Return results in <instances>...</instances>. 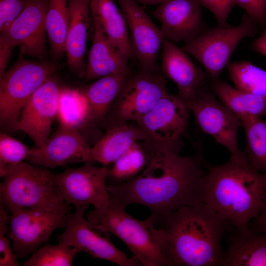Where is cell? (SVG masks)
<instances>
[{"instance_id":"1","label":"cell","mask_w":266,"mask_h":266,"mask_svg":"<svg viewBox=\"0 0 266 266\" xmlns=\"http://www.w3.org/2000/svg\"><path fill=\"white\" fill-rule=\"evenodd\" d=\"M148 162L135 178L120 184H107L109 196L127 207L137 203L150 211L154 227L184 206L204 203V161L200 155L182 157L168 146H146Z\"/></svg>"},{"instance_id":"2","label":"cell","mask_w":266,"mask_h":266,"mask_svg":"<svg viewBox=\"0 0 266 266\" xmlns=\"http://www.w3.org/2000/svg\"><path fill=\"white\" fill-rule=\"evenodd\" d=\"M229 226L205 203L182 206L153 233L169 266H222Z\"/></svg>"},{"instance_id":"3","label":"cell","mask_w":266,"mask_h":266,"mask_svg":"<svg viewBox=\"0 0 266 266\" xmlns=\"http://www.w3.org/2000/svg\"><path fill=\"white\" fill-rule=\"evenodd\" d=\"M204 203L229 227H246L266 201V173L231 159L218 166L204 162Z\"/></svg>"},{"instance_id":"4","label":"cell","mask_w":266,"mask_h":266,"mask_svg":"<svg viewBox=\"0 0 266 266\" xmlns=\"http://www.w3.org/2000/svg\"><path fill=\"white\" fill-rule=\"evenodd\" d=\"M0 202L11 214L66 205L55 174L24 161L7 167L0 185Z\"/></svg>"},{"instance_id":"5","label":"cell","mask_w":266,"mask_h":266,"mask_svg":"<svg viewBox=\"0 0 266 266\" xmlns=\"http://www.w3.org/2000/svg\"><path fill=\"white\" fill-rule=\"evenodd\" d=\"M126 208L110 197L107 205L90 211L86 218L94 227L122 240L141 266H168L154 236V226L147 219L142 221L131 216Z\"/></svg>"},{"instance_id":"6","label":"cell","mask_w":266,"mask_h":266,"mask_svg":"<svg viewBox=\"0 0 266 266\" xmlns=\"http://www.w3.org/2000/svg\"><path fill=\"white\" fill-rule=\"evenodd\" d=\"M56 62H37L19 56L0 78V126L2 133L18 130L22 110L34 93L55 75Z\"/></svg>"},{"instance_id":"7","label":"cell","mask_w":266,"mask_h":266,"mask_svg":"<svg viewBox=\"0 0 266 266\" xmlns=\"http://www.w3.org/2000/svg\"><path fill=\"white\" fill-rule=\"evenodd\" d=\"M167 94L166 77L161 72L130 70L100 125L106 130L130 121L136 123Z\"/></svg>"},{"instance_id":"8","label":"cell","mask_w":266,"mask_h":266,"mask_svg":"<svg viewBox=\"0 0 266 266\" xmlns=\"http://www.w3.org/2000/svg\"><path fill=\"white\" fill-rule=\"evenodd\" d=\"M257 21L246 12L237 26H217L185 43L182 49L205 68L212 80L219 79L240 41L258 32Z\"/></svg>"},{"instance_id":"9","label":"cell","mask_w":266,"mask_h":266,"mask_svg":"<svg viewBox=\"0 0 266 266\" xmlns=\"http://www.w3.org/2000/svg\"><path fill=\"white\" fill-rule=\"evenodd\" d=\"M50 0H26L20 15L0 34V78L4 74L13 49L20 56L42 60L46 54L45 19Z\"/></svg>"},{"instance_id":"10","label":"cell","mask_w":266,"mask_h":266,"mask_svg":"<svg viewBox=\"0 0 266 266\" xmlns=\"http://www.w3.org/2000/svg\"><path fill=\"white\" fill-rule=\"evenodd\" d=\"M67 205L57 209L19 211L8 218L9 237L17 258L27 257L47 243L53 232L66 227Z\"/></svg>"},{"instance_id":"11","label":"cell","mask_w":266,"mask_h":266,"mask_svg":"<svg viewBox=\"0 0 266 266\" xmlns=\"http://www.w3.org/2000/svg\"><path fill=\"white\" fill-rule=\"evenodd\" d=\"M186 101L201 130L229 150L231 154L230 159L248 166L243 152L238 145L237 134L241 126V121L216 100L211 90Z\"/></svg>"},{"instance_id":"12","label":"cell","mask_w":266,"mask_h":266,"mask_svg":"<svg viewBox=\"0 0 266 266\" xmlns=\"http://www.w3.org/2000/svg\"><path fill=\"white\" fill-rule=\"evenodd\" d=\"M88 207L77 206L73 213L68 212L66 229L57 237L58 243L120 266H141L134 256L129 258L119 250L111 241L109 233L94 227L84 218V212Z\"/></svg>"},{"instance_id":"13","label":"cell","mask_w":266,"mask_h":266,"mask_svg":"<svg viewBox=\"0 0 266 266\" xmlns=\"http://www.w3.org/2000/svg\"><path fill=\"white\" fill-rule=\"evenodd\" d=\"M190 111L185 100L179 95L167 93L136 122L146 136L142 142L168 146L178 152L175 145L186 129Z\"/></svg>"},{"instance_id":"14","label":"cell","mask_w":266,"mask_h":266,"mask_svg":"<svg viewBox=\"0 0 266 266\" xmlns=\"http://www.w3.org/2000/svg\"><path fill=\"white\" fill-rule=\"evenodd\" d=\"M93 162H86L77 168H66L55 174L66 204L93 205L95 209L107 205L109 194L107 179L110 168L106 166L97 167Z\"/></svg>"},{"instance_id":"15","label":"cell","mask_w":266,"mask_h":266,"mask_svg":"<svg viewBox=\"0 0 266 266\" xmlns=\"http://www.w3.org/2000/svg\"><path fill=\"white\" fill-rule=\"evenodd\" d=\"M26 160L47 168L70 163H95L92 147L80 131L61 124L42 146L30 149Z\"/></svg>"},{"instance_id":"16","label":"cell","mask_w":266,"mask_h":266,"mask_svg":"<svg viewBox=\"0 0 266 266\" xmlns=\"http://www.w3.org/2000/svg\"><path fill=\"white\" fill-rule=\"evenodd\" d=\"M131 34L133 55L140 69L161 72L157 64L166 38L135 0H118Z\"/></svg>"},{"instance_id":"17","label":"cell","mask_w":266,"mask_h":266,"mask_svg":"<svg viewBox=\"0 0 266 266\" xmlns=\"http://www.w3.org/2000/svg\"><path fill=\"white\" fill-rule=\"evenodd\" d=\"M61 87L57 77H51L33 95L24 106L18 130L28 134L35 147L42 146L50 136L57 116Z\"/></svg>"},{"instance_id":"18","label":"cell","mask_w":266,"mask_h":266,"mask_svg":"<svg viewBox=\"0 0 266 266\" xmlns=\"http://www.w3.org/2000/svg\"><path fill=\"white\" fill-rule=\"evenodd\" d=\"M166 39L186 43L207 30L198 0H169L152 12Z\"/></svg>"},{"instance_id":"19","label":"cell","mask_w":266,"mask_h":266,"mask_svg":"<svg viewBox=\"0 0 266 266\" xmlns=\"http://www.w3.org/2000/svg\"><path fill=\"white\" fill-rule=\"evenodd\" d=\"M182 48L166 39L163 46L162 74L177 86L179 96L185 100L193 99L211 89V78L197 66Z\"/></svg>"},{"instance_id":"20","label":"cell","mask_w":266,"mask_h":266,"mask_svg":"<svg viewBox=\"0 0 266 266\" xmlns=\"http://www.w3.org/2000/svg\"><path fill=\"white\" fill-rule=\"evenodd\" d=\"M222 266H266V233L229 227Z\"/></svg>"},{"instance_id":"21","label":"cell","mask_w":266,"mask_h":266,"mask_svg":"<svg viewBox=\"0 0 266 266\" xmlns=\"http://www.w3.org/2000/svg\"><path fill=\"white\" fill-rule=\"evenodd\" d=\"M130 70L129 68L99 78L82 90L88 106V116L80 132L82 135L83 133L98 130L119 93Z\"/></svg>"},{"instance_id":"22","label":"cell","mask_w":266,"mask_h":266,"mask_svg":"<svg viewBox=\"0 0 266 266\" xmlns=\"http://www.w3.org/2000/svg\"><path fill=\"white\" fill-rule=\"evenodd\" d=\"M69 21L65 43V53L70 70L79 77H84L87 29L89 21L90 0H67Z\"/></svg>"},{"instance_id":"23","label":"cell","mask_w":266,"mask_h":266,"mask_svg":"<svg viewBox=\"0 0 266 266\" xmlns=\"http://www.w3.org/2000/svg\"><path fill=\"white\" fill-rule=\"evenodd\" d=\"M92 16L94 33L84 75L86 82L94 81L129 68L128 60L110 42L97 17L93 14Z\"/></svg>"},{"instance_id":"24","label":"cell","mask_w":266,"mask_h":266,"mask_svg":"<svg viewBox=\"0 0 266 266\" xmlns=\"http://www.w3.org/2000/svg\"><path fill=\"white\" fill-rule=\"evenodd\" d=\"M92 147L95 162L106 166L113 163L137 142L146 139L143 131L136 124L129 123L113 126Z\"/></svg>"},{"instance_id":"25","label":"cell","mask_w":266,"mask_h":266,"mask_svg":"<svg viewBox=\"0 0 266 266\" xmlns=\"http://www.w3.org/2000/svg\"><path fill=\"white\" fill-rule=\"evenodd\" d=\"M90 10L98 19L110 42L129 61L133 54L127 24L114 0H90Z\"/></svg>"},{"instance_id":"26","label":"cell","mask_w":266,"mask_h":266,"mask_svg":"<svg viewBox=\"0 0 266 266\" xmlns=\"http://www.w3.org/2000/svg\"><path fill=\"white\" fill-rule=\"evenodd\" d=\"M210 88L240 121L266 115V98L234 88L219 79L211 81Z\"/></svg>"},{"instance_id":"27","label":"cell","mask_w":266,"mask_h":266,"mask_svg":"<svg viewBox=\"0 0 266 266\" xmlns=\"http://www.w3.org/2000/svg\"><path fill=\"white\" fill-rule=\"evenodd\" d=\"M69 21L67 0H50L45 19L46 34L53 59L65 53V43Z\"/></svg>"},{"instance_id":"28","label":"cell","mask_w":266,"mask_h":266,"mask_svg":"<svg viewBox=\"0 0 266 266\" xmlns=\"http://www.w3.org/2000/svg\"><path fill=\"white\" fill-rule=\"evenodd\" d=\"M241 123L246 136L243 152L246 162L253 169L266 173V121L250 117Z\"/></svg>"},{"instance_id":"29","label":"cell","mask_w":266,"mask_h":266,"mask_svg":"<svg viewBox=\"0 0 266 266\" xmlns=\"http://www.w3.org/2000/svg\"><path fill=\"white\" fill-rule=\"evenodd\" d=\"M88 113L87 101L82 91L61 88L57 114L60 124L75 128L80 132Z\"/></svg>"},{"instance_id":"30","label":"cell","mask_w":266,"mask_h":266,"mask_svg":"<svg viewBox=\"0 0 266 266\" xmlns=\"http://www.w3.org/2000/svg\"><path fill=\"white\" fill-rule=\"evenodd\" d=\"M148 159L141 142H137L114 163L107 176L108 184L120 185L137 176L145 168Z\"/></svg>"},{"instance_id":"31","label":"cell","mask_w":266,"mask_h":266,"mask_svg":"<svg viewBox=\"0 0 266 266\" xmlns=\"http://www.w3.org/2000/svg\"><path fill=\"white\" fill-rule=\"evenodd\" d=\"M229 76L235 88L266 98V71L248 61L229 63Z\"/></svg>"},{"instance_id":"32","label":"cell","mask_w":266,"mask_h":266,"mask_svg":"<svg viewBox=\"0 0 266 266\" xmlns=\"http://www.w3.org/2000/svg\"><path fill=\"white\" fill-rule=\"evenodd\" d=\"M80 251L76 248L46 244L34 251L31 258L22 263L24 266H70L75 256Z\"/></svg>"},{"instance_id":"33","label":"cell","mask_w":266,"mask_h":266,"mask_svg":"<svg viewBox=\"0 0 266 266\" xmlns=\"http://www.w3.org/2000/svg\"><path fill=\"white\" fill-rule=\"evenodd\" d=\"M30 149L5 133L0 134V176L2 177L9 166L26 160Z\"/></svg>"},{"instance_id":"34","label":"cell","mask_w":266,"mask_h":266,"mask_svg":"<svg viewBox=\"0 0 266 266\" xmlns=\"http://www.w3.org/2000/svg\"><path fill=\"white\" fill-rule=\"evenodd\" d=\"M8 218L6 209L0 202V266H19L9 240L5 237L6 232L9 230Z\"/></svg>"},{"instance_id":"35","label":"cell","mask_w":266,"mask_h":266,"mask_svg":"<svg viewBox=\"0 0 266 266\" xmlns=\"http://www.w3.org/2000/svg\"><path fill=\"white\" fill-rule=\"evenodd\" d=\"M26 0H0V31L7 29L22 12Z\"/></svg>"},{"instance_id":"36","label":"cell","mask_w":266,"mask_h":266,"mask_svg":"<svg viewBox=\"0 0 266 266\" xmlns=\"http://www.w3.org/2000/svg\"><path fill=\"white\" fill-rule=\"evenodd\" d=\"M201 5L209 9L215 16L218 25L227 26L228 18L233 6L234 0H198Z\"/></svg>"},{"instance_id":"37","label":"cell","mask_w":266,"mask_h":266,"mask_svg":"<svg viewBox=\"0 0 266 266\" xmlns=\"http://www.w3.org/2000/svg\"><path fill=\"white\" fill-rule=\"evenodd\" d=\"M234 2L253 17L263 30H266V0H234Z\"/></svg>"},{"instance_id":"38","label":"cell","mask_w":266,"mask_h":266,"mask_svg":"<svg viewBox=\"0 0 266 266\" xmlns=\"http://www.w3.org/2000/svg\"><path fill=\"white\" fill-rule=\"evenodd\" d=\"M247 226L258 232L266 233V201L259 215L251 221Z\"/></svg>"},{"instance_id":"39","label":"cell","mask_w":266,"mask_h":266,"mask_svg":"<svg viewBox=\"0 0 266 266\" xmlns=\"http://www.w3.org/2000/svg\"><path fill=\"white\" fill-rule=\"evenodd\" d=\"M252 48L255 51L266 56V30L254 41Z\"/></svg>"},{"instance_id":"40","label":"cell","mask_w":266,"mask_h":266,"mask_svg":"<svg viewBox=\"0 0 266 266\" xmlns=\"http://www.w3.org/2000/svg\"><path fill=\"white\" fill-rule=\"evenodd\" d=\"M137 2L145 4H161L169 0H135Z\"/></svg>"}]
</instances>
